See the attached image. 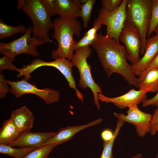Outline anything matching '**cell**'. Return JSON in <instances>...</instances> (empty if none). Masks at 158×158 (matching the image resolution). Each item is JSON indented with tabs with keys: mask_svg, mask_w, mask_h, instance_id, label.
Listing matches in <instances>:
<instances>
[{
	"mask_svg": "<svg viewBox=\"0 0 158 158\" xmlns=\"http://www.w3.org/2000/svg\"><path fill=\"white\" fill-rule=\"evenodd\" d=\"M41 0L51 16H54V0Z\"/></svg>",
	"mask_w": 158,
	"mask_h": 158,
	"instance_id": "obj_34",
	"label": "cell"
},
{
	"mask_svg": "<svg viewBox=\"0 0 158 158\" xmlns=\"http://www.w3.org/2000/svg\"><path fill=\"white\" fill-rule=\"evenodd\" d=\"M138 88L146 93L158 92V68L150 70L138 83Z\"/></svg>",
	"mask_w": 158,
	"mask_h": 158,
	"instance_id": "obj_19",
	"label": "cell"
},
{
	"mask_svg": "<svg viewBox=\"0 0 158 158\" xmlns=\"http://www.w3.org/2000/svg\"><path fill=\"white\" fill-rule=\"evenodd\" d=\"M152 0H127V16L138 30L142 42L140 54L144 53L149 28Z\"/></svg>",
	"mask_w": 158,
	"mask_h": 158,
	"instance_id": "obj_4",
	"label": "cell"
},
{
	"mask_svg": "<svg viewBox=\"0 0 158 158\" xmlns=\"http://www.w3.org/2000/svg\"><path fill=\"white\" fill-rule=\"evenodd\" d=\"M103 121L99 118L87 124L75 126H68L61 128L51 138L43 145L56 144L58 145L61 144L71 139L76 134L87 128L101 123Z\"/></svg>",
	"mask_w": 158,
	"mask_h": 158,
	"instance_id": "obj_15",
	"label": "cell"
},
{
	"mask_svg": "<svg viewBox=\"0 0 158 158\" xmlns=\"http://www.w3.org/2000/svg\"><path fill=\"white\" fill-rule=\"evenodd\" d=\"M17 8L23 11L31 19L33 38L46 43L53 42L49 35V31L53 28L54 23L41 0H18Z\"/></svg>",
	"mask_w": 158,
	"mask_h": 158,
	"instance_id": "obj_3",
	"label": "cell"
},
{
	"mask_svg": "<svg viewBox=\"0 0 158 158\" xmlns=\"http://www.w3.org/2000/svg\"><path fill=\"white\" fill-rule=\"evenodd\" d=\"M54 32L53 37L57 41L58 47L51 54L53 59L64 58L71 61L74 55V47L77 41L73 36L80 35L82 26L76 19H68L59 17L53 22Z\"/></svg>",
	"mask_w": 158,
	"mask_h": 158,
	"instance_id": "obj_2",
	"label": "cell"
},
{
	"mask_svg": "<svg viewBox=\"0 0 158 158\" xmlns=\"http://www.w3.org/2000/svg\"><path fill=\"white\" fill-rule=\"evenodd\" d=\"M35 148L33 147L17 148L8 145H0V153L14 158H23Z\"/></svg>",
	"mask_w": 158,
	"mask_h": 158,
	"instance_id": "obj_21",
	"label": "cell"
},
{
	"mask_svg": "<svg viewBox=\"0 0 158 158\" xmlns=\"http://www.w3.org/2000/svg\"><path fill=\"white\" fill-rule=\"evenodd\" d=\"M6 81L11 86L10 93L16 97L19 98L26 94H33L42 99L47 105L59 100L60 94L58 91L48 88L39 89L35 84H32L24 79L16 81L6 80Z\"/></svg>",
	"mask_w": 158,
	"mask_h": 158,
	"instance_id": "obj_9",
	"label": "cell"
},
{
	"mask_svg": "<svg viewBox=\"0 0 158 158\" xmlns=\"http://www.w3.org/2000/svg\"><path fill=\"white\" fill-rule=\"evenodd\" d=\"M58 145L51 144L36 148L23 158H48L53 149Z\"/></svg>",
	"mask_w": 158,
	"mask_h": 158,
	"instance_id": "obj_25",
	"label": "cell"
},
{
	"mask_svg": "<svg viewBox=\"0 0 158 158\" xmlns=\"http://www.w3.org/2000/svg\"><path fill=\"white\" fill-rule=\"evenodd\" d=\"M27 29L23 25H20L16 27L12 26L5 23L0 20V39H3L8 38L13 35L19 33L25 32Z\"/></svg>",
	"mask_w": 158,
	"mask_h": 158,
	"instance_id": "obj_23",
	"label": "cell"
},
{
	"mask_svg": "<svg viewBox=\"0 0 158 158\" xmlns=\"http://www.w3.org/2000/svg\"><path fill=\"white\" fill-rule=\"evenodd\" d=\"M10 118L20 133L30 131L35 119L32 112L25 106L13 110Z\"/></svg>",
	"mask_w": 158,
	"mask_h": 158,
	"instance_id": "obj_17",
	"label": "cell"
},
{
	"mask_svg": "<svg viewBox=\"0 0 158 158\" xmlns=\"http://www.w3.org/2000/svg\"><path fill=\"white\" fill-rule=\"evenodd\" d=\"M32 32L33 28L30 27L20 37L7 43L0 42V53L8 56L13 61L16 56L21 54H28L33 57L38 56L37 47L46 42L32 37Z\"/></svg>",
	"mask_w": 158,
	"mask_h": 158,
	"instance_id": "obj_6",
	"label": "cell"
},
{
	"mask_svg": "<svg viewBox=\"0 0 158 158\" xmlns=\"http://www.w3.org/2000/svg\"><path fill=\"white\" fill-rule=\"evenodd\" d=\"M127 0H123L117 8L108 11L101 7L96 21L107 27V34L119 42V36L127 17Z\"/></svg>",
	"mask_w": 158,
	"mask_h": 158,
	"instance_id": "obj_8",
	"label": "cell"
},
{
	"mask_svg": "<svg viewBox=\"0 0 158 158\" xmlns=\"http://www.w3.org/2000/svg\"><path fill=\"white\" fill-rule=\"evenodd\" d=\"M20 133L10 118L4 121L0 130V145H10Z\"/></svg>",
	"mask_w": 158,
	"mask_h": 158,
	"instance_id": "obj_18",
	"label": "cell"
},
{
	"mask_svg": "<svg viewBox=\"0 0 158 158\" xmlns=\"http://www.w3.org/2000/svg\"><path fill=\"white\" fill-rule=\"evenodd\" d=\"M154 32L155 34L158 33V25L156 27Z\"/></svg>",
	"mask_w": 158,
	"mask_h": 158,
	"instance_id": "obj_36",
	"label": "cell"
},
{
	"mask_svg": "<svg viewBox=\"0 0 158 158\" xmlns=\"http://www.w3.org/2000/svg\"><path fill=\"white\" fill-rule=\"evenodd\" d=\"M83 0H54V15L62 18L76 19L80 17Z\"/></svg>",
	"mask_w": 158,
	"mask_h": 158,
	"instance_id": "obj_16",
	"label": "cell"
},
{
	"mask_svg": "<svg viewBox=\"0 0 158 158\" xmlns=\"http://www.w3.org/2000/svg\"><path fill=\"white\" fill-rule=\"evenodd\" d=\"M71 60L73 66L77 68L80 78L78 85L83 89L89 88L93 95L94 103L98 110L100 109L101 106L98 99V95L102 91L100 86L94 80L91 73V65L87 61V59L91 55L92 50L90 46L76 49Z\"/></svg>",
	"mask_w": 158,
	"mask_h": 158,
	"instance_id": "obj_5",
	"label": "cell"
},
{
	"mask_svg": "<svg viewBox=\"0 0 158 158\" xmlns=\"http://www.w3.org/2000/svg\"><path fill=\"white\" fill-rule=\"evenodd\" d=\"M95 1V0H84L81 6L80 17L82 19L83 27L85 28L88 25L92 9Z\"/></svg>",
	"mask_w": 158,
	"mask_h": 158,
	"instance_id": "obj_24",
	"label": "cell"
},
{
	"mask_svg": "<svg viewBox=\"0 0 158 158\" xmlns=\"http://www.w3.org/2000/svg\"><path fill=\"white\" fill-rule=\"evenodd\" d=\"M123 0H101L102 7L109 11H113L120 5Z\"/></svg>",
	"mask_w": 158,
	"mask_h": 158,
	"instance_id": "obj_28",
	"label": "cell"
},
{
	"mask_svg": "<svg viewBox=\"0 0 158 158\" xmlns=\"http://www.w3.org/2000/svg\"><path fill=\"white\" fill-rule=\"evenodd\" d=\"M8 84L5 78L4 75L0 72V97L4 98L7 93L10 91Z\"/></svg>",
	"mask_w": 158,
	"mask_h": 158,
	"instance_id": "obj_29",
	"label": "cell"
},
{
	"mask_svg": "<svg viewBox=\"0 0 158 158\" xmlns=\"http://www.w3.org/2000/svg\"><path fill=\"white\" fill-rule=\"evenodd\" d=\"M158 132V106L154 111L152 115L151 123V131L152 135H155Z\"/></svg>",
	"mask_w": 158,
	"mask_h": 158,
	"instance_id": "obj_30",
	"label": "cell"
},
{
	"mask_svg": "<svg viewBox=\"0 0 158 158\" xmlns=\"http://www.w3.org/2000/svg\"><path fill=\"white\" fill-rule=\"evenodd\" d=\"M146 93L141 90L132 89L123 95L114 97H109L100 93L98 95V99L101 102L112 103L118 108L123 109L142 103L147 99Z\"/></svg>",
	"mask_w": 158,
	"mask_h": 158,
	"instance_id": "obj_12",
	"label": "cell"
},
{
	"mask_svg": "<svg viewBox=\"0 0 158 158\" xmlns=\"http://www.w3.org/2000/svg\"><path fill=\"white\" fill-rule=\"evenodd\" d=\"M101 25L95 20L93 27L86 31L83 37L77 41L75 46L74 50L77 48L91 45L96 38L97 32L100 28Z\"/></svg>",
	"mask_w": 158,
	"mask_h": 158,
	"instance_id": "obj_20",
	"label": "cell"
},
{
	"mask_svg": "<svg viewBox=\"0 0 158 158\" xmlns=\"http://www.w3.org/2000/svg\"><path fill=\"white\" fill-rule=\"evenodd\" d=\"M55 133L54 132H32L30 130L23 132L21 133L17 138L9 145L19 147L38 148L43 146Z\"/></svg>",
	"mask_w": 158,
	"mask_h": 158,
	"instance_id": "obj_13",
	"label": "cell"
},
{
	"mask_svg": "<svg viewBox=\"0 0 158 158\" xmlns=\"http://www.w3.org/2000/svg\"><path fill=\"white\" fill-rule=\"evenodd\" d=\"M43 66H52L58 69L65 77L70 88L75 90L79 99L83 102V95L77 89L72 75L73 64L71 61L65 58H59L50 62L45 61L39 59H35L30 63L24 66L21 69V72L25 77L29 78L31 77L30 74L34 71Z\"/></svg>",
	"mask_w": 158,
	"mask_h": 158,
	"instance_id": "obj_7",
	"label": "cell"
},
{
	"mask_svg": "<svg viewBox=\"0 0 158 158\" xmlns=\"http://www.w3.org/2000/svg\"><path fill=\"white\" fill-rule=\"evenodd\" d=\"M158 68V53L150 63L145 71L138 78V83L141 82L145 78L147 73L151 70Z\"/></svg>",
	"mask_w": 158,
	"mask_h": 158,
	"instance_id": "obj_31",
	"label": "cell"
},
{
	"mask_svg": "<svg viewBox=\"0 0 158 158\" xmlns=\"http://www.w3.org/2000/svg\"><path fill=\"white\" fill-rule=\"evenodd\" d=\"M101 138L103 142L111 140L114 136V132L111 129L106 128L103 130L101 133Z\"/></svg>",
	"mask_w": 158,
	"mask_h": 158,
	"instance_id": "obj_32",
	"label": "cell"
},
{
	"mask_svg": "<svg viewBox=\"0 0 158 158\" xmlns=\"http://www.w3.org/2000/svg\"><path fill=\"white\" fill-rule=\"evenodd\" d=\"M131 158H143L142 154L139 153L133 156Z\"/></svg>",
	"mask_w": 158,
	"mask_h": 158,
	"instance_id": "obj_35",
	"label": "cell"
},
{
	"mask_svg": "<svg viewBox=\"0 0 158 158\" xmlns=\"http://www.w3.org/2000/svg\"><path fill=\"white\" fill-rule=\"evenodd\" d=\"M125 122L118 120L114 131V136L110 141L103 142V149L100 158H113V148L114 141Z\"/></svg>",
	"mask_w": 158,
	"mask_h": 158,
	"instance_id": "obj_22",
	"label": "cell"
},
{
	"mask_svg": "<svg viewBox=\"0 0 158 158\" xmlns=\"http://www.w3.org/2000/svg\"><path fill=\"white\" fill-rule=\"evenodd\" d=\"M13 61L8 56L4 55L0 58V71L1 72L5 70L17 71L18 68L12 63Z\"/></svg>",
	"mask_w": 158,
	"mask_h": 158,
	"instance_id": "obj_27",
	"label": "cell"
},
{
	"mask_svg": "<svg viewBox=\"0 0 158 158\" xmlns=\"http://www.w3.org/2000/svg\"><path fill=\"white\" fill-rule=\"evenodd\" d=\"M158 53V33H157L147 39L143 56L137 63L131 65L134 75L139 77L146 69Z\"/></svg>",
	"mask_w": 158,
	"mask_h": 158,
	"instance_id": "obj_14",
	"label": "cell"
},
{
	"mask_svg": "<svg viewBox=\"0 0 158 158\" xmlns=\"http://www.w3.org/2000/svg\"><path fill=\"white\" fill-rule=\"evenodd\" d=\"M156 158H158V153L157 154V156H156Z\"/></svg>",
	"mask_w": 158,
	"mask_h": 158,
	"instance_id": "obj_37",
	"label": "cell"
},
{
	"mask_svg": "<svg viewBox=\"0 0 158 158\" xmlns=\"http://www.w3.org/2000/svg\"><path fill=\"white\" fill-rule=\"evenodd\" d=\"M91 45L108 77L114 73H118L128 84L138 88V78L127 61L128 54L124 45L101 32L97 34Z\"/></svg>",
	"mask_w": 158,
	"mask_h": 158,
	"instance_id": "obj_1",
	"label": "cell"
},
{
	"mask_svg": "<svg viewBox=\"0 0 158 158\" xmlns=\"http://www.w3.org/2000/svg\"><path fill=\"white\" fill-rule=\"evenodd\" d=\"M119 39L124 44L128 54V60L132 64L137 63L140 59L139 54L142 42L138 30L127 16Z\"/></svg>",
	"mask_w": 158,
	"mask_h": 158,
	"instance_id": "obj_10",
	"label": "cell"
},
{
	"mask_svg": "<svg viewBox=\"0 0 158 158\" xmlns=\"http://www.w3.org/2000/svg\"><path fill=\"white\" fill-rule=\"evenodd\" d=\"M150 106H158V92L154 97L149 99H147L142 103V106L144 107Z\"/></svg>",
	"mask_w": 158,
	"mask_h": 158,
	"instance_id": "obj_33",
	"label": "cell"
},
{
	"mask_svg": "<svg viewBox=\"0 0 158 158\" xmlns=\"http://www.w3.org/2000/svg\"><path fill=\"white\" fill-rule=\"evenodd\" d=\"M158 25V0H152L151 17L149 28L147 34L150 37Z\"/></svg>",
	"mask_w": 158,
	"mask_h": 158,
	"instance_id": "obj_26",
	"label": "cell"
},
{
	"mask_svg": "<svg viewBox=\"0 0 158 158\" xmlns=\"http://www.w3.org/2000/svg\"><path fill=\"white\" fill-rule=\"evenodd\" d=\"M138 106L134 105L128 107L126 115L123 113H114V115L118 120L133 124L138 135L143 137L147 133H150L152 115L142 111Z\"/></svg>",
	"mask_w": 158,
	"mask_h": 158,
	"instance_id": "obj_11",
	"label": "cell"
}]
</instances>
